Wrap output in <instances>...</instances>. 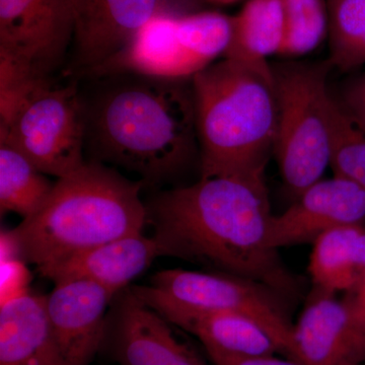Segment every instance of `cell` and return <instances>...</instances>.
Returning <instances> with one entry per match:
<instances>
[{
	"mask_svg": "<svg viewBox=\"0 0 365 365\" xmlns=\"http://www.w3.org/2000/svg\"><path fill=\"white\" fill-rule=\"evenodd\" d=\"M200 178L265 179L277 98L273 71L222 58L191 81Z\"/></svg>",
	"mask_w": 365,
	"mask_h": 365,
	"instance_id": "277c9868",
	"label": "cell"
},
{
	"mask_svg": "<svg viewBox=\"0 0 365 365\" xmlns=\"http://www.w3.org/2000/svg\"><path fill=\"white\" fill-rule=\"evenodd\" d=\"M206 352L215 365H302L297 360L288 357L287 359H277L275 355L244 357L225 354L215 350H206Z\"/></svg>",
	"mask_w": 365,
	"mask_h": 365,
	"instance_id": "484cf974",
	"label": "cell"
},
{
	"mask_svg": "<svg viewBox=\"0 0 365 365\" xmlns=\"http://www.w3.org/2000/svg\"><path fill=\"white\" fill-rule=\"evenodd\" d=\"M353 319L365 330V273L357 287L344 297Z\"/></svg>",
	"mask_w": 365,
	"mask_h": 365,
	"instance_id": "4316f807",
	"label": "cell"
},
{
	"mask_svg": "<svg viewBox=\"0 0 365 365\" xmlns=\"http://www.w3.org/2000/svg\"><path fill=\"white\" fill-rule=\"evenodd\" d=\"M21 259L1 261V304L29 294L30 272Z\"/></svg>",
	"mask_w": 365,
	"mask_h": 365,
	"instance_id": "d4e9b609",
	"label": "cell"
},
{
	"mask_svg": "<svg viewBox=\"0 0 365 365\" xmlns=\"http://www.w3.org/2000/svg\"><path fill=\"white\" fill-rule=\"evenodd\" d=\"M232 16L215 11L160 13L116 54L88 74L97 78L135 74L165 81H192L223 57Z\"/></svg>",
	"mask_w": 365,
	"mask_h": 365,
	"instance_id": "8992f818",
	"label": "cell"
},
{
	"mask_svg": "<svg viewBox=\"0 0 365 365\" xmlns=\"http://www.w3.org/2000/svg\"><path fill=\"white\" fill-rule=\"evenodd\" d=\"M339 102L345 109L365 107V72L347 86Z\"/></svg>",
	"mask_w": 365,
	"mask_h": 365,
	"instance_id": "83f0119b",
	"label": "cell"
},
{
	"mask_svg": "<svg viewBox=\"0 0 365 365\" xmlns=\"http://www.w3.org/2000/svg\"><path fill=\"white\" fill-rule=\"evenodd\" d=\"M290 359L302 365H365V330L344 299L313 288L294 325Z\"/></svg>",
	"mask_w": 365,
	"mask_h": 365,
	"instance_id": "7c38bea8",
	"label": "cell"
},
{
	"mask_svg": "<svg viewBox=\"0 0 365 365\" xmlns=\"http://www.w3.org/2000/svg\"><path fill=\"white\" fill-rule=\"evenodd\" d=\"M86 104V144L93 160L140 178L174 181L200 163L191 81L118 74Z\"/></svg>",
	"mask_w": 365,
	"mask_h": 365,
	"instance_id": "7a4b0ae2",
	"label": "cell"
},
{
	"mask_svg": "<svg viewBox=\"0 0 365 365\" xmlns=\"http://www.w3.org/2000/svg\"><path fill=\"white\" fill-rule=\"evenodd\" d=\"M284 41L280 56L297 58L314 51L329 36L327 0H283Z\"/></svg>",
	"mask_w": 365,
	"mask_h": 365,
	"instance_id": "7402d4cb",
	"label": "cell"
},
{
	"mask_svg": "<svg viewBox=\"0 0 365 365\" xmlns=\"http://www.w3.org/2000/svg\"><path fill=\"white\" fill-rule=\"evenodd\" d=\"M143 186L105 163L86 162L57 179L42 208L7 232L19 259L40 268L141 234L148 225Z\"/></svg>",
	"mask_w": 365,
	"mask_h": 365,
	"instance_id": "3957f363",
	"label": "cell"
},
{
	"mask_svg": "<svg viewBox=\"0 0 365 365\" xmlns=\"http://www.w3.org/2000/svg\"><path fill=\"white\" fill-rule=\"evenodd\" d=\"M330 168L334 176L344 178L365 190V131L334 98L332 151Z\"/></svg>",
	"mask_w": 365,
	"mask_h": 365,
	"instance_id": "603a6c76",
	"label": "cell"
},
{
	"mask_svg": "<svg viewBox=\"0 0 365 365\" xmlns=\"http://www.w3.org/2000/svg\"><path fill=\"white\" fill-rule=\"evenodd\" d=\"M313 245L307 268L313 288L334 294L354 289L365 273V225L333 228Z\"/></svg>",
	"mask_w": 365,
	"mask_h": 365,
	"instance_id": "d6986e66",
	"label": "cell"
},
{
	"mask_svg": "<svg viewBox=\"0 0 365 365\" xmlns=\"http://www.w3.org/2000/svg\"><path fill=\"white\" fill-rule=\"evenodd\" d=\"M115 295L88 280L58 283L47 295L53 332L69 365H91L101 352L107 307Z\"/></svg>",
	"mask_w": 365,
	"mask_h": 365,
	"instance_id": "5bb4252c",
	"label": "cell"
},
{
	"mask_svg": "<svg viewBox=\"0 0 365 365\" xmlns=\"http://www.w3.org/2000/svg\"><path fill=\"white\" fill-rule=\"evenodd\" d=\"M160 316L196 336L205 350L244 357L283 354L273 336L258 322L244 314L169 312Z\"/></svg>",
	"mask_w": 365,
	"mask_h": 365,
	"instance_id": "e0dca14e",
	"label": "cell"
},
{
	"mask_svg": "<svg viewBox=\"0 0 365 365\" xmlns=\"http://www.w3.org/2000/svg\"><path fill=\"white\" fill-rule=\"evenodd\" d=\"M73 38L69 0H0V52L50 76Z\"/></svg>",
	"mask_w": 365,
	"mask_h": 365,
	"instance_id": "30bf717a",
	"label": "cell"
},
{
	"mask_svg": "<svg viewBox=\"0 0 365 365\" xmlns=\"http://www.w3.org/2000/svg\"><path fill=\"white\" fill-rule=\"evenodd\" d=\"M344 108V107H343ZM345 109V108H344ZM350 117L352 118L353 121L355 122L360 128L364 129L365 131V107L356 108V109H345Z\"/></svg>",
	"mask_w": 365,
	"mask_h": 365,
	"instance_id": "f546056e",
	"label": "cell"
},
{
	"mask_svg": "<svg viewBox=\"0 0 365 365\" xmlns=\"http://www.w3.org/2000/svg\"><path fill=\"white\" fill-rule=\"evenodd\" d=\"M160 250L153 237L127 235L72 255L64 260L37 268L41 276L54 282L88 280L118 292L130 287L132 281L146 270Z\"/></svg>",
	"mask_w": 365,
	"mask_h": 365,
	"instance_id": "9a60e30c",
	"label": "cell"
},
{
	"mask_svg": "<svg viewBox=\"0 0 365 365\" xmlns=\"http://www.w3.org/2000/svg\"><path fill=\"white\" fill-rule=\"evenodd\" d=\"M239 1H241V0H204L205 4H215V6H228V4Z\"/></svg>",
	"mask_w": 365,
	"mask_h": 365,
	"instance_id": "4dcf8cb0",
	"label": "cell"
},
{
	"mask_svg": "<svg viewBox=\"0 0 365 365\" xmlns=\"http://www.w3.org/2000/svg\"><path fill=\"white\" fill-rule=\"evenodd\" d=\"M131 288L160 314L169 312L244 314L273 336L285 356H292L294 324L290 311L294 302L259 281L220 272L170 269L155 274L150 285H131Z\"/></svg>",
	"mask_w": 365,
	"mask_h": 365,
	"instance_id": "52a82bcc",
	"label": "cell"
},
{
	"mask_svg": "<svg viewBox=\"0 0 365 365\" xmlns=\"http://www.w3.org/2000/svg\"><path fill=\"white\" fill-rule=\"evenodd\" d=\"M333 68L354 71L365 64V0H327Z\"/></svg>",
	"mask_w": 365,
	"mask_h": 365,
	"instance_id": "44dd1931",
	"label": "cell"
},
{
	"mask_svg": "<svg viewBox=\"0 0 365 365\" xmlns=\"http://www.w3.org/2000/svg\"><path fill=\"white\" fill-rule=\"evenodd\" d=\"M365 225V190L344 178L321 179L273 215L269 244L274 249L314 242L324 232L345 225Z\"/></svg>",
	"mask_w": 365,
	"mask_h": 365,
	"instance_id": "8fae6325",
	"label": "cell"
},
{
	"mask_svg": "<svg viewBox=\"0 0 365 365\" xmlns=\"http://www.w3.org/2000/svg\"><path fill=\"white\" fill-rule=\"evenodd\" d=\"M332 68L329 60L272 66L277 98L273 155L294 199L330 168L335 97L328 76Z\"/></svg>",
	"mask_w": 365,
	"mask_h": 365,
	"instance_id": "5b68a950",
	"label": "cell"
},
{
	"mask_svg": "<svg viewBox=\"0 0 365 365\" xmlns=\"http://www.w3.org/2000/svg\"><path fill=\"white\" fill-rule=\"evenodd\" d=\"M69 4L76 66L85 73L116 54L153 16L173 13L167 0H69Z\"/></svg>",
	"mask_w": 365,
	"mask_h": 365,
	"instance_id": "4fadbf2b",
	"label": "cell"
},
{
	"mask_svg": "<svg viewBox=\"0 0 365 365\" xmlns=\"http://www.w3.org/2000/svg\"><path fill=\"white\" fill-rule=\"evenodd\" d=\"M232 20V36L222 58L271 71L268 60L279 55L284 41L283 0H248Z\"/></svg>",
	"mask_w": 365,
	"mask_h": 365,
	"instance_id": "ac0fdd59",
	"label": "cell"
},
{
	"mask_svg": "<svg viewBox=\"0 0 365 365\" xmlns=\"http://www.w3.org/2000/svg\"><path fill=\"white\" fill-rule=\"evenodd\" d=\"M145 206L160 257L259 281L292 302L304 295L302 279L269 244L273 215L265 179L200 178Z\"/></svg>",
	"mask_w": 365,
	"mask_h": 365,
	"instance_id": "6da1fadb",
	"label": "cell"
},
{
	"mask_svg": "<svg viewBox=\"0 0 365 365\" xmlns=\"http://www.w3.org/2000/svg\"><path fill=\"white\" fill-rule=\"evenodd\" d=\"M9 144L0 143V210L23 220L42 208L55 182Z\"/></svg>",
	"mask_w": 365,
	"mask_h": 365,
	"instance_id": "ffe728a7",
	"label": "cell"
},
{
	"mask_svg": "<svg viewBox=\"0 0 365 365\" xmlns=\"http://www.w3.org/2000/svg\"><path fill=\"white\" fill-rule=\"evenodd\" d=\"M29 294L0 307V365H69L60 349L46 304Z\"/></svg>",
	"mask_w": 365,
	"mask_h": 365,
	"instance_id": "2e32d148",
	"label": "cell"
},
{
	"mask_svg": "<svg viewBox=\"0 0 365 365\" xmlns=\"http://www.w3.org/2000/svg\"><path fill=\"white\" fill-rule=\"evenodd\" d=\"M175 13L184 14L195 13L197 7L205 4L204 0H170Z\"/></svg>",
	"mask_w": 365,
	"mask_h": 365,
	"instance_id": "f1b7e54d",
	"label": "cell"
},
{
	"mask_svg": "<svg viewBox=\"0 0 365 365\" xmlns=\"http://www.w3.org/2000/svg\"><path fill=\"white\" fill-rule=\"evenodd\" d=\"M86 103L78 86L51 83L0 129V143L18 150L43 174L61 179L86 163Z\"/></svg>",
	"mask_w": 365,
	"mask_h": 365,
	"instance_id": "ba28073f",
	"label": "cell"
},
{
	"mask_svg": "<svg viewBox=\"0 0 365 365\" xmlns=\"http://www.w3.org/2000/svg\"><path fill=\"white\" fill-rule=\"evenodd\" d=\"M107 314L102 350L119 365H206L177 339L170 323L130 287L115 295Z\"/></svg>",
	"mask_w": 365,
	"mask_h": 365,
	"instance_id": "9c48e42d",
	"label": "cell"
},
{
	"mask_svg": "<svg viewBox=\"0 0 365 365\" xmlns=\"http://www.w3.org/2000/svg\"><path fill=\"white\" fill-rule=\"evenodd\" d=\"M51 83L50 76L32 64L0 52V129L9 124L34 93Z\"/></svg>",
	"mask_w": 365,
	"mask_h": 365,
	"instance_id": "cb8c5ba5",
	"label": "cell"
}]
</instances>
